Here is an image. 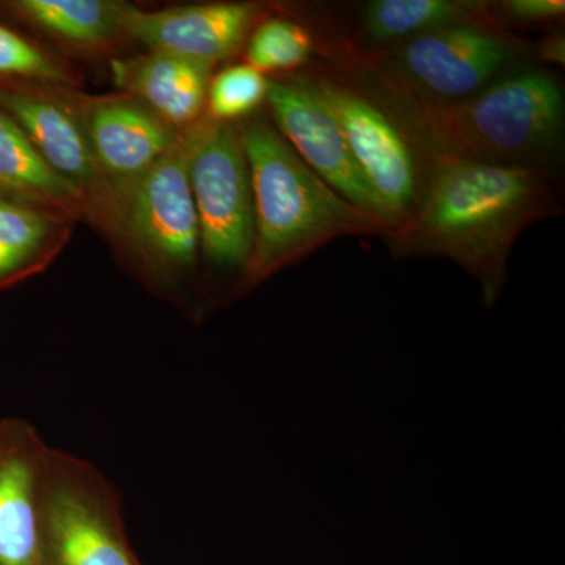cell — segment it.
<instances>
[{"label": "cell", "mask_w": 565, "mask_h": 565, "mask_svg": "<svg viewBox=\"0 0 565 565\" xmlns=\"http://www.w3.org/2000/svg\"><path fill=\"white\" fill-rule=\"evenodd\" d=\"M315 41L297 22L273 18L253 31L247 44V65L259 73L299 68L310 58Z\"/></svg>", "instance_id": "d6986e66"}, {"label": "cell", "mask_w": 565, "mask_h": 565, "mask_svg": "<svg viewBox=\"0 0 565 565\" xmlns=\"http://www.w3.org/2000/svg\"><path fill=\"white\" fill-rule=\"evenodd\" d=\"M340 126L349 150L385 212L388 234L414 214L422 167L411 145L384 111L343 79L326 71L291 74Z\"/></svg>", "instance_id": "8992f818"}, {"label": "cell", "mask_w": 565, "mask_h": 565, "mask_svg": "<svg viewBox=\"0 0 565 565\" xmlns=\"http://www.w3.org/2000/svg\"><path fill=\"white\" fill-rule=\"evenodd\" d=\"M202 118L181 131L177 143L147 172L114 189L115 234L125 237L158 274L188 269L199 252L189 167Z\"/></svg>", "instance_id": "5b68a950"}, {"label": "cell", "mask_w": 565, "mask_h": 565, "mask_svg": "<svg viewBox=\"0 0 565 565\" xmlns=\"http://www.w3.org/2000/svg\"><path fill=\"white\" fill-rule=\"evenodd\" d=\"M266 99L275 128L300 159L334 192L381 223L386 236L382 204L349 150L340 126L322 104L292 76L270 79Z\"/></svg>", "instance_id": "30bf717a"}, {"label": "cell", "mask_w": 565, "mask_h": 565, "mask_svg": "<svg viewBox=\"0 0 565 565\" xmlns=\"http://www.w3.org/2000/svg\"><path fill=\"white\" fill-rule=\"evenodd\" d=\"M237 128L255 212L247 285H258L338 237L385 234L381 223L326 184L264 115H250Z\"/></svg>", "instance_id": "3957f363"}, {"label": "cell", "mask_w": 565, "mask_h": 565, "mask_svg": "<svg viewBox=\"0 0 565 565\" xmlns=\"http://www.w3.org/2000/svg\"><path fill=\"white\" fill-rule=\"evenodd\" d=\"M364 33L377 43L411 40L451 25H484L497 20L484 2L463 0H374L363 10Z\"/></svg>", "instance_id": "ac0fdd59"}, {"label": "cell", "mask_w": 565, "mask_h": 565, "mask_svg": "<svg viewBox=\"0 0 565 565\" xmlns=\"http://www.w3.org/2000/svg\"><path fill=\"white\" fill-rule=\"evenodd\" d=\"M71 84L68 71L31 41L0 24V82Z\"/></svg>", "instance_id": "44dd1931"}, {"label": "cell", "mask_w": 565, "mask_h": 565, "mask_svg": "<svg viewBox=\"0 0 565 565\" xmlns=\"http://www.w3.org/2000/svg\"><path fill=\"white\" fill-rule=\"evenodd\" d=\"M189 173L203 252L218 266L245 269L255 239V212L237 122L203 115Z\"/></svg>", "instance_id": "52a82bcc"}, {"label": "cell", "mask_w": 565, "mask_h": 565, "mask_svg": "<svg viewBox=\"0 0 565 565\" xmlns=\"http://www.w3.org/2000/svg\"><path fill=\"white\" fill-rule=\"evenodd\" d=\"M0 196L68 222L88 217L81 193L47 166L20 125L3 110H0Z\"/></svg>", "instance_id": "9a60e30c"}, {"label": "cell", "mask_w": 565, "mask_h": 565, "mask_svg": "<svg viewBox=\"0 0 565 565\" xmlns=\"http://www.w3.org/2000/svg\"><path fill=\"white\" fill-rule=\"evenodd\" d=\"M258 9L248 3H206L162 11L134 10L129 39L150 51L215 65L241 51Z\"/></svg>", "instance_id": "4fadbf2b"}, {"label": "cell", "mask_w": 565, "mask_h": 565, "mask_svg": "<svg viewBox=\"0 0 565 565\" xmlns=\"http://www.w3.org/2000/svg\"><path fill=\"white\" fill-rule=\"evenodd\" d=\"M564 36L553 35L539 46V57H541V61L564 65Z\"/></svg>", "instance_id": "603a6c76"}, {"label": "cell", "mask_w": 565, "mask_h": 565, "mask_svg": "<svg viewBox=\"0 0 565 565\" xmlns=\"http://www.w3.org/2000/svg\"><path fill=\"white\" fill-rule=\"evenodd\" d=\"M51 446L31 422L0 419V565H35Z\"/></svg>", "instance_id": "8fae6325"}, {"label": "cell", "mask_w": 565, "mask_h": 565, "mask_svg": "<svg viewBox=\"0 0 565 565\" xmlns=\"http://www.w3.org/2000/svg\"><path fill=\"white\" fill-rule=\"evenodd\" d=\"M0 110L20 125L47 166L81 193L88 218L115 234L111 184L68 104L31 84L0 82Z\"/></svg>", "instance_id": "9c48e42d"}, {"label": "cell", "mask_w": 565, "mask_h": 565, "mask_svg": "<svg viewBox=\"0 0 565 565\" xmlns=\"http://www.w3.org/2000/svg\"><path fill=\"white\" fill-rule=\"evenodd\" d=\"M419 167L414 214L388 237L394 255L452 259L481 281L492 302L516 239L556 210L544 169L470 161H424Z\"/></svg>", "instance_id": "7a4b0ae2"}, {"label": "cell", "mask_w": 565, "mask_h": 565, "mask_svg": "<svg viewBox=\"0 0 565 565\" xmlns=\"http://www.w3.org/2000/svg\"><path fill=\"white\" fill-rule=\"evenodd\" d=\"M525 50L522 41L494 28L451 25L379 54L419 96L449 103L471 98L503 79Z\"/></svg>", "instance_id": "ba28073f"}, {"label": "cell", "mask_w": 565, "mask_h": 565, "mask_svg": "<svg viewBox=\"0 0 565 565\" xmlns=\"http://www.w3.org/2000/svg\"><path fill=\"white\" fill-rule=\"evenodd\" d=\"M212 68L210 63L161 51L111 62L115 84L177 131L203 117Z\"/></svg>", "instance_id": "5bb4252c"}, {"label": "cell", "mask_w": 565, "mask_h": 565, "mask_svg": "<svg viewBox=\"0 0 565 565\" xmlns=\"http://www.w3.org/2000/svg\"><path fill=\"white\" fill-rule=\"evenodd\" d=\"M122 514L117 486L95 463L51 446L35 565H141Z\"/></svg>", "instance_id": "277c9868"}, {"label": "cell", "mask_w": 565, "mask_h": 565, "mask_svg": "<svg viewBox=\"0 0 565 565\" xmlns=\"http://www.w3.org/2000/svg\"><path fill=\"white\" fill-rule=\"evenodd\" d=\"M334 76L384 111L403 134L418 162L470 161L544 169L559 158L564 95L552 74H511L460 102L423 98L379 52L355 50L345 40L327 41Z\"/></svg>", "instance_id": "6da1fadb"}, {"label": "cell", "mask_w": 565, "mask_h": 565, "mask_svg": "<svg viewBox=\"0 0 565 565\" xmlns=\"http://www.w3.org/2000/svg\"><path fill=\"white\" fill-rule=\"evenodd\" d=\"M498 9L508 20L516 22H546L564 17V0H508Z\"/></svg>", "instance_id": "7402d4cb"}, {"label": "cell", "mask_w": 565, "mask_h": 565, "mask_svg": "<svg viewBox=\"0 0 565 565\" xmlns=\"http://www.w3.org/2000/svg\"><path fill=\"white\" fill-rule=\"evenodd\" d=\"M68 236L65 218L0 196V291L43 273Z\"/></svg>", "instance_id": "e0dca14e"}, {"label": "cell", "mask_w": 565, "mask_h": 565, "mask_svg": "<svg viewBox=\"0 0 565 565\" xmlns=\"http://www.w3.org/2000/svg\"><path fill=\"white\" fill-rule=\"evenodd\" d=\"M7 6L29 24L77 50H98L129 36V20L137 9L115 0H14Z\"/></svg>", "instance_id": "2e32d148"}, {"label": "cell", "mask_w": 565, "mask_h": 565, "mask_svg": "<svg viewBox=\"0 0 565 565\" xmlns=\"http://www.w3.org/2000/svg\"><path fill=\"white\" fill-rule=\"evenodd\" d=\"M73 110L111 191L147 172L181 132L129 95L77 99Z\"/></svg>", "instance_id": "7c38bea8"}, {"label": "cell", "mask_w": 565, "mask_h": 565, "mask_svg": "<svg viewBox=\"0 0 565 565\" xmlns=\"http://www.w3.org/2000/svg\"><path fill=\"white\" fill-rule=\"evenodd\" d=\"M269 81L250 65H233L212 77L206 106L215 121L234 122L250 117L262 106Z\"/></svg>", "instance_id": "ffe728a7"}]
</instances>
